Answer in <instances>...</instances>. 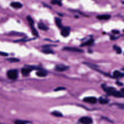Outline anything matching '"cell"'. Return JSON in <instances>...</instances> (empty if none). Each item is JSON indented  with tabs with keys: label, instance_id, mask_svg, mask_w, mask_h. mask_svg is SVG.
Instances as JSON below:
<instances>
[{
	"label": "cell",
	"instance_id": "obj_1",
	"mask_svg": "<svg viewBox=\"0 0 124 124\" xmlns=\"http://www.w3.org/2000/svg\"><path fill=\"white\" fill-rule=\"evenodd\" d=\"M102 88L110 95L113 96L116 98H124V95H123L121 92L116 91L115 88H113V87H108L105 85H102Z\"/></svg>",
	"mask_w": 124,
	"mask_h": 124
},
{
	"label": "cell",
	"instance_id": "obj_2",
	"mask_svg": "<svg viewBox=\"0 0 124 124\" xmlns=\"http://www.w3.org/2000/svg\"><path fill=\"white\" fill-rule=\"evenodd\" d=\"M7 77L10 79H16L18 77V71L16 70H10L7 71Z\"/></svg>",
	"mask_w": 124,
	"mask_h": 124
},
{
	"label": "cell",
	"instance_id": "obj_3",
	"mask_svg": "<svg viewBox=\"0 0 124 124\" xmlns=\"http://www.w3.org/2000/svg\"><path fill=\"white\" fill-rule=\"evenodd\" d=\"M79 122L82 124H91L92 123V119L89 117H82L79 119Z\"/></svg>",
	"mask_w": 124,
	"mask_h": 124
},
{
	"label": "cell",
	"instance_id": "obj_4",
	"mask_svg": "<svg viewBox=\"0 0 124 124\" xmlns=\"http://www.w3.org/2000/svg\"><path fill=\"white\" fill-rule=\"evenodd\" d=\"M70 28L69 27H62L61 30V34L62 36H64V37H66V36H68L70 34Z\"/></svg>",
	"mask_w": 124,
	"mask_h": 124
},
{
	"label": "cell",
	"instance_id": "obj_5",
	"mask_svg": "<svg viewBox=\"0 0 124 124\" xmlns=\"http://www.w3.org/2000/svg\"><path fill=\"white\" fill-rule=\"evenodd\" d=\"M97 99L94 97H88V98H86L84 99V101L85 102L89 103V104H96L97 102Z\"/></svg>",
	"mask_w": 124,
	"mask_h": 124
},
{
	"label": "cell",
	"instance_id": "obj_6",
	"mask_svg": "<svg viewBox=\"0 0 124 124\" xmlns=\"http://www.w3.org/2000/svg\"><path fill=\"white\" fill-rule=\"evenodd\" d=\"M64 50H67L70 51V52H83V50L79 48H76V47H64Z\"/></svg>",
	"mask_w": 124,
	"mask_h": 124
},
{
	"label": "cell",
	"instance_id": "obj_7",
	"mask_svg": "<svg viewBox=\"0 0 124 124\" xmlns=\"http://www.w3.org/2000/svg\"><path fill=\"white\" fill-rule=\"evenodd\" d=\"M32 69H30V68H23L21 69V73L23 74V76H26L30 74V71H31Z\"/></svg>",
	"mask_w": 124,
	"mask_h": 124
},
{
	"label": "cell",
	"instance_id": "obj_8",
	"mask_svg": "<svg viewBox=\"0 0 124 124\" xmlns=\"http://www.w3.org/2000/svg\"><path fill=\"white\" fill-rule=\"evenodd\" d=\"M69 69V67L65 66L64 65H58L56 67V70L58 71H64L65 70H67Z\"/></svg>",
	"mask_w": 124,
	"mask_h": 124
},
{
	"label": "cell",
	"instance_id": "obj_9",
	"mask_svg": "<svg viewBox=\"0 0 124 124\" xmlns=\"http://www.w3.org/2000/svg\"><path fill=\"white\" fill-rule=\"evenodd\" d=\"M124 76V74L123 73H121V71L116 70L113 72V77L115 78H121Z\"/></svg>",
	"mask_w": 124,
	"mask_h": 124
},
{
	"label": "cell",
	"instance_id": "obj_10",
	"mask_svg": "<svg viewBox=\"0 0 124 124\" xmlns=\"http://www.w3.org/2000/svg\"><path fill=\"white\" fill-rule=\"evenodd\" d=\"M10 6L15 8H21L23 7V4L19 2H12L10 4Z\"/></svg>",
	"mask_w": 124,
	"mask_h": 124
},
{
	"label": "cell",
	"instance_id": "obj_11",
	"mask_svg": "<svg viewBox=\"0 0 124 124\" xmlns=\"http://www.w3.org/2000/svg\"><path fill=\"white\" fill-rule=\"evenodd\" d=\"M111 18V16L110 15H102L97 16V18L99 20H108Z\"/></svg>",
	"mask_w": 124,
	"mask_h": 124
},
{
	"label": "cell",
	"instance_id": "obj_12",
	"mask_svg": "<svg viewBox=\"0 0 124 124\" xmlns=\"http://www.w3.org/2000/svg\"><path fill=\"white\" fill-rule=\"evenodd\" d=\"M47 73L44 70H39L36 73V75L39 76V77H45V76H47Z\"/></svg>",
	"mask_w": 124,
	"mask_h": 124
},
{
	"label": "cell",
	"instance_id": "obj_13",
	"mask_svg": "<svg viewBox=\"0 0 124 124\" xmlns=\"http://www.w3.org/2000/svg\"><path fill=\"white\" fill-rule=\"evenodd\" d=\"M54 21H55L56 25L60 29H62V22L61 20L59 18H55V19H54Z\"/></svg>",
	"mask_w": 124,
	"mask_h": 124
},
{
	"label": "cell",
	"instance_id": "obj_14",
	"mask_svg": "<svg viewBox=\"0 0 124 124\" xmlns=\"http://www.w3.org/2000/svg\"><path fill=\"white\" fill-rule=\"evenodd\" d=\"M93 42H94V40L91 39L88 40V41H86L84 43H83L82 44H81V46L82 47H84V46H91V45L93 44Z\"/></svg>",
	"mask_w": 124,
	"mask_h": 124
},
{
	"label": "cell",
	"instance_id": "obj_15",
	"mask_svg": "<svg viewBox=\"0 0 124 124\" xmlns=\"http://www.w3.org/2000/svg\"><path fill=\"white\" fill-rule=\"evenodd\" d=\"M27 19L28 23H29L30 27H33L34 25V21L33 20L32 18H31V16H28L27 17Z\"/></svg>",
	"mask_w": 124,
	"mask_h": 124
},
{
	"label": "cell",
	"instance_id": "obj_16",
	"mask_svg": "<svg viewBox=\"0 0 124 124\" xmlns=\"http://www.w3.org/2000/svg\"><path fill=\"white\" fill-rule=\"evenodd\" d=\"M99 103L101 104H108V103L109 100L107 99H105V98H100L99 99Z\"/></svg>",
	"mask_w": 124,
	"mask_h": 124
},
{
	"label": "cell",
	"instance_id": "obj_17",
	"mask_svg": "<svg viewBox=\"0 0 124 124\" xmlns=\"http://www.w3.org/2000/svg\"><path fill=\"white\" fill-rule=\"evenodd\" d=\"M38 28L42 30H47V29H48L47 26H46L44 24H43V23H39V24H38Z\"/></svg>",
	"mask_w": 124,
	"mask_h": 124
},
{
	"label": "cell",
	"instance_id": "obj_18",
	"mask_svg": "<svg viewBox=\"0 0 124 124\" xmlns=\"http://www.w3.org/2000/svg\"><path fill=\"white\" fill-rule=\"evenodd\" d=\"M30 123V122L27 121H21V120H16L15 121V124H27Z\"/></svg>",
	"mask_w": 124,
	"mask_h": 124
},
{
	"label": "cell",
	"instance_id": "obj_19",
	"mask_svg": "<svg viewBox=\"0 0 124 124\" xmlns=\"http://www.w3.org/2000/svg\"><path fill=\"white\" fill-rule=\"evenodd\" d=\"M52 115H53V116H56V117H62V114L61 113L59 112V111H53V112L52 113Z\"/></svg>",
	"mask_w": 124,
	"mask_h": 124
},
{
	"label": "cell",
	"instance_id": "obj_20",
	"mask_svg": "<svg viewBox=\"0 0 124 124\" xmlns=\"http://www.w3.org/2000/svg\"><path fill=\"white\" fill-rule=\"evenodd\" d=\"M45 54H51V53H53V51L50 48H45L44 50H42V51Z\"/></svg>",
	"mask_w": 124,
	"mask_h": 124
},
{
	"label": "cell",
	"instance_id": "obj_21",
	"mask_svg": "<svg viewBox=\"0 0 124 124\" xmlns=\"http://www.w3.org/2000/svg\"><path fill=\"white\" fill-rule=\"evenodd\" d=\"M113 48H114V49L116 50V53H117V54H121V53H122V50H121V48H120L119 47H118V46H114Z\"/></svg>",
	"mask_w": 124,
	"mask_h": 124
},
{
	"label": "cell",
	"instance_id": "obj_22",
	"mask_svg": "<svg viewBox=\"0 0 124 124\" xmlns=\"http://www.w3.org/2000/svg\"><path fill=\"white\" fill-rule=\"evenodd\" d=\"M31 33H32V34L34 35V36H38V32L37 30L34 28V27H31Z\"/></svg>",
	"mask_w": 124,
	"mask_h": 124
},
{
	"label": "cell",
	"instance_id": "obj_23",
	"mask_svg": "<svg viewBox=\"0 0 124 124\" xmlns=\"http://www.w3.org/2000/svg\"><path fill=\"white\" fill-rule=\"evenodd\" d=\"M51 3L53 4H57V5H59V6H61V2L59 1H52L51 2Z\"/></svg>",
	"mask_w": 124,
	"mask_h": 124
},
{
	"label": "cell",
	"instance_id": "obj_24",
	"mask_svg": "<svg viewBox=\"0 0 124 124\" xmlns=\"http://www.w3.org/2000/svg\"><path fill=\"white\" fill-rule=\"evenodd\" d=\"M10 62H18L19 61V59H16V58H10V59H8Z\"/></svg>",
	"mask_w": 124,
	"mask_h": 124
},
{
	"label": "cell",
	"instance_id": "obj_25",
	"mask_svg": "<svg viewBox=\"0 0 124 124\" xmlns=\"http://www.w3.org/2000/svg\"><path fill=\"white\" fill-rule=\"evenodd\" d=\"M119 108L124 109V104H116Z\"/></svg>",
	"mask_w": 124,
	"mask_h": 124
},
{
	"label": "cell",
	"instance_id": "obj_26",
	"mask_svg": "<svg viewBox=\"0 0 124 124\" xmlns=\"http://www.w3.org/2000/svg\"><path fill=\"white\" fill-rule=\"evenodd\" d=\"M65 90V88H64V87H58V88H57L56 89L54 90V91H59V90Z\"/></svg>",
	"mask_w": 124,
	"mask_h": 124
},
{
	"label": "cell",
	"instance_id": "obj_27",
	"mask_svg": "<svg viewBox=\"0 0 124 124\" xmlns=\"http://www.w3.org/2000/svg\"><path fill=\"white\" fill-rule=\"evenodd\" d=\"M112 32L113 33H115V34H117V33H119V31H117V30H113Z\"/></svg>",
	"mask_w": 124,
	"mask_h": 124
},
{
	"label": "cell",
	"instance_id": "obj_28",
	"mask_svg": "<svg viewBox=\"0 0 124 124\" xmlns=\"http://www.w3.org/2000/svg\"><path fill=\"white\" fill-rule=\"evenodd\" d=\"M0 55L2 56H7V54L6 53H2V52H0Z\"/></svg>",
	"mask_w": 124,
	"mask_h": 124
},
{
	"label": "cell",
	"instance_id": "obj_29",
	"mask_svg": "<svg viewBox=\"0 0 124 124\" xmlns=\"http://www.w3.org/2000/svg\"><path fill=\"white\" fill-rule=\"evenodd\" d=\"M121 93H122V94H123V95H124V88H122V89H121Z\"/></svg>",
	"mask_w": 124,
	"mask_h": 124
},
{
	"label": "cell",
	"instance_id": "obj_30",
	"mask_svg": "<svg viewBox=\"0 0 124 124\" xmlns=\"http://www.w3.org/2000/svg\"><path fill=\"white\" fill-rule=\"evenodd\" d=\"M116 84H117V85H123V84L120 83L119 82H116Z\"/></svg>",
	"mask_w": 124,
	"mask_h": 124
},
{
	"label": "cell",
	"instance_id": "obj_31",
	"mask_svg": "<svg viewBox=\"0 0 124 124\" xmlns=\"http://www.w3.org/2000/svg\"><path fill=\"white\" fill-rule=\"evenodd\" d=\"M122 3L124 4V1H122Z\"/></svg>",
	"mask_w": 124,
	"mask_h": 124
},
{
	"label": "cell",
	"instance_id": "obj_32",
	"mask_svg": "<svg viewBox=\"0 0 124 124\" xmlns=\"http://www.w3.org/2000/svg\"><path fill=\"white\" fill-rule=\"evenodd\" d=\"M123 70H124V69H123Z\"/></svg>",
	"mask_w": 124,
	"mask_h": 124
},
{
	"label": "cell",
	"instance_id": "obj_33",
	"mask_svg": "<svg viewBox=\"0 0 124 124\" xmlns=\"http://www.w3.org/2000/svg\"></svg>",
	"mask_w": 124,
	"mask_h": 124
}]
</instances>
